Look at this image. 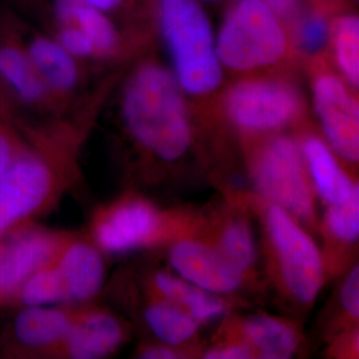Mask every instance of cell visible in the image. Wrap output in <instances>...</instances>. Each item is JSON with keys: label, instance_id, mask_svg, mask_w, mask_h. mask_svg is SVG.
<instances>
[{"label": "cell", "instance_id": "cell-36", "mask_svg": "<svg viewBox=\"0 0 359 359\" xmlns=\"http://www.w3.org/2000/svg\"><path fill=\"white\" fill-rule=\"evenodd\" d=\"M198 1H201L204 4V3H218V1H222V0H198Z\"/></svg>", "mask_w": 359, "mask_h": 359}, {"label": "cell", "instance_id": "cell-15", "mask_svg": "<svg viewBox=\"0 0 359 359\" xmlns=\"http://www.w3.org/2000/svg\"><path fill=\"white\" fill-rule=\"evenodd\" d=\"M169 261L180 276L206 292L231 293L244 283L245 273L215 246L181 241L170 249Z\"/></svg>", "mask_w": 359, "mask_h": 359}, {"label": "cell", "instance_id": "cell-8", "mask_svg": "<svg viewBox=\"0 0 359 359\" xmlns=\"http://www.w3.org/2000/svg\"><path fill=\"white\" fill-rule=\"evenodd\" d=\"M74 237L29 221L0 236V308L13 306L23 283L53 265Z\"/></svg>", "mask_w": 359, "mask_h": 359}, {"label": "cell", "instance_id": "cell-33", "mask_svg": "<svg viewBox=\"0 0 359 359\" xmlns=\"http://www.w3.org/2000/svg\"><path fill=\"white\" fill-rule=\"evenodd\" d=\"M255 354L253 350L244 345H231V346L218 347L206 353L208 359H246L252 358Z\"/></svg>", "mask_w": 359, "mask_h": 359}, {"label": "cell", "instance_id": "cell-35", "mask_svg": "<svg viewBox=\"0 0 359 359\" xmlns=\"http://www.w3.org/2000/svg\"><path fill=\"white\" fill-rule=\"evenodd\" d=\"M309 3L316 7H320L325 11H329V13H332V10L334 8L333 0H309Z\"/></svg>", "mask_w": 359, "mask_h": 359}, {"label": "cell", "instance_id": "cell-25", "mask_svg": "<svg viewBox=\"0 0 359 359\" xmlns=\"http://www.w3.org/2000/svg\"><path fill=\"white\" fill-rule=\"evenodd\" d=\"M216 248L245 274L256 262L255 236L250 226L243 219H234L225 226Z\"/></svg>", "mask_w": 359, "mask_h": 359}, {"label": "cell", "instance_id": "cell-31", "mask_svg": "<svg viewBox=\"0 0 359 359\" xmlns=\"http://www.w3.org/2000/svg\"><path fill=\"white\" fill-rule=\"evenodd\" d=\"M0 121L13 124L15 127L23 130L26 133L27 129L34 123L29 116L22 114L13 103H10L1 93H0Z\"/></svg>", "mask_w": 359, "mask_h": 359}, {"label": "cell", "instance_id": "cell-24", "mask_svg": "<svg viewBox=\"0 0 359 359\" xmlns=\"http://www.w3.org/2000/svg\"><path fill=\"white\" fill-rule=\"evenodd\" d=\"M67 304L65 289L55 264L34 273L20 287L15 305L51 306Z\"/></svg>", "mask_w": 359, "mask_h": 359}, {"label": "cell", "instance_id": "cell-19", "mask_svg": "<svg viewBox=\"0 0 359 359\" xmlns=\"http://www.w3.org/2000/svg\"><path fill=\"white\" fill-rule=\"evenodd\" d=\"M334 62L353 88L359 86V18L354 11L334 13L329 25V41Z\"/></svg>", "mask_w": 359, "mask_h": 359}, {"label": "cell", "instance_id": "cell-11", "mask_svg": "<svg viewBox=\"0 0 359 359\" xmlns=\"http://www.w3.org/2000/svg\"><path fill=\"white\" fill-rule=\"evenodd\" d=\"M76 311L51 306H22L0 339L1 358H55Z\"/></svg>", "mask_w": 359, "mask_h": 359}, {"label": "cell", "instance_id": "cell-37", "mask_svg": "<svg viewBox=\"0 0 359 359\" xmlns=\"http://www.w3.org/2000/svg\"><path fill=\"white\" fill-rule=\"evenodd\" d=\"M350 1H353V3H354V1H355V3H357V1H358V0H350Z\"/></svg>", "mask_w": 359, "mask_h": 359}, {"label": "cell", "instance_id": "cell-17", "mask_svg": "<svg viewBox=\"0 0 359 359\" xmlns=\"http://www.w3.org/2000/svg\"><path fill=\"white\" fill-rule=\"evenodd\" d=\"M55 268L63 285L67 302H87L103 287V257L95 245L87 241L72 238L55 262Z\"/></svg>", "mask_w": 359, "mask_h": 359}, {"label": "cell", "instance_id": "cell-34", "mask_svg": "<svg viewBox=\"0 0 359 359\" xmlns=\"http://www.w3.org/2000/svg\"><path fill=\"white\" fill-rule=\"evenodd\" d=\"M142 358L145 359H172L177 358V353L172 348L165 346L151 347L142 351L140 354Z\"/></svg>", "mask_w": 359, "mask_h": 359}, {"label": "cell", "instance_id": "cell-28", "mask_svg": "<svg viewBox=\"0 0 359 359\" xmlns=\"http://www.w3.org/2000/svg\"><path fill=\"white\" fill-rule=\"evenodd\" d=\"M31 148L22 129L0 121V177L11 167L13 161Z\"/></svg>", "mask_w": 359, "mask_h": 359}, {"label": "cell", "instance_id": "cell-29", "mask_svg": "<svg viewBox=\"0 0 359 359\" xmlns=\"http://www.w3.org/2000/svg\"><path fill=\"white\" fill-rule=\"evenodd\" d=\"M264 1L273 13H276L287 27L289 32L297 19L305 13L310 6L306 0H261Z\"/></svg>", "mask_w": 359, "mask_h": 359}, {"label": "cell", "instance_id": "cell-16", "mask_svg": "<svg viewBox=\"0 0 359 359\" xmlns=\"http://www.w3.org/2000/svg\"><path fill=\"white\" fill-rule=\"evenodd\" d=\"M124 329L120 321L103 310L80 311L55 357L72 359L104 358L123 344Z\"/></svg>", "mask_w": 359, "mask_h": 359}, {"label": "cell", "instance_id": "cell-12", "mask_svg": "<svg viewBox=\"0 0 359 359\" xmlns=\"http://www.w3.org/2000/svg\"><path fill=\"white\" fill-rule=\"evenodd\" d=\"M313 104L334 151L350 163L359 160L358 100L344 80L327 71L313 80Z\"/></svg>", "mask_w": 359, "mask_h": 359}, {"label": "cell", "instance_id": "cell-3", "mask_svg": "<svg viewBox=\"0 0 359 359\" xmlns=\"http://www.w3.org/2000/svg\"><path fill=\"white\" fill-rule=\"evenodd\" d=\"M38 26L87 65L121 62L149 36V31L128 26L86 0H50Z\"/></svg>", "mask_w": 359, "mask_h": 359}, {"label": "cell", "instance_id": "cell-23", "mask_svg": "<svg viewBox=\"0 0 359 359\" xmlns=\"http://www.w3.org/2000/svg\"><path fill=\"white\" fill-rule=\"evenodd\" d=\"M330 18V13L313 4L309 6L290 28L297 52L316 56L327 47Z\"/></svg>", "mask_w": 359, "mask_h": 359}, {"label": "cell", "instance_id": "cell-21", "mask_svg": "<svg viewBox=\"0 0 359 359\" xmlns=\"http://www.w3.org/2000/svg\"><path fill=\"white\" fill-rule=\"evenodd\" d=\"M244 329L248 346L261 358H290L297 348L294 330L277 318L255 316L245 321Z\"/></svg>", "mask_w": 359, "mask_h": 359}, {"label": "cell", "instance_id": "cell-1", "mask_svg": "<svg viewBox=\"0 0 359 359\" xmlns=\"http://www.w3.org/2000/svg\"><path fill=\"white\" fill-rule=\"evenodd\" d=\"M120 114L129 136L163 160H179L191 147L192 127L184 90L173 72L154 60H144L129 74Z\"/></svg>", "mask_w": 359, "mask_h": 359}, {"label": "cell", "instance_id": "cell-7", "mask_svg": "<svg viewBox=\"0 0 359 359\" xmlns=\"http://www.w3.org/2000/svg\"><path fill=\"white\" fill-rule=\"evenodd\" d=\"M231 123L245 132H270L297 120L304 99L293 83L278 77H250L231 86L225 97Z\"/></svg>", "mask_w": 359, "mask_h": 359}, {"label": "cell", "instance_id": "cell-4", "mask_svg": "<svg viewBox=\"0 0 359 359\" xmlns=\"http://www.w3.org/2000/svg\"><path fill=\"white\" fill-rule=\"evenodd\" d=\"M222 68L253 72L298 53L283 20L261 0H233L216 35Z\"/></svg>", "mask_w": 359, "mask_h": 359}, {"label": "cell", "instance_id": "cell-20", "mask_svg": "<svg viewBox=\"0 0 359 359\" xmlns=\"http://www.w3.org/2000/svg\"><path fill=\"white\" fill-rule=\"evenodd\" d=\"M154 283L168 301L188 311L198 322L215 320L225 311V304L213 293L168 273H158Z\"/></svg>", "mask_w": 359, "mask_h": 359}, {"label": "cell", "instance_id": "cell-30", "mask_svg": "<svg viewBox=\"0 0 359 359\" xmlns=\"http://www.w3.org/2000/svg\"><path fill=\"white\" fill-rule=\"evenodd\" d=\"M341 301L347 313L351 317L358 318L359 316V270L358 266H354L350 274L347 276L346 281L342 286Z\"/></svg>", "mask_w": 359, "mask_h": 359}, {"label": "cell", "instance_id": "cell-18", "mask_svg": "<svg viewBox=\"0 0 359 359\" xmlns=\"http://www.w3.org/2000/svg\"><path fill=\"white\" fill-rule=\"evenodd\" d=\"M310 177L322 198L329 204L345 201L354 192V185L337 163L329 147L318 137L310 136L302 145Z\"/></svg>", "mask_w": 359, "mask_h": 359}, {"label": "cell", "instance_id": "cell-2", "mask_svg": "<svg viewBox=\"0 0 359 359\" xmlns=\"http://www.w3.org/2000/svg\"><path fill=\"white\" fill-rule=\"evenodd\" d=\"M154 29L163 38L181 90L204 97L219 88L224 71L216 35L201 1L156 0Z\"/></svg>", "mask_w": 359, "mask_h": 359}, {"label": "cell", "instance_id": "cell-5", "mask_svg": "<svg viewBox=\"0 0 359 359\" xmlns=\"http://www.w3.org/2000/svg\"><path fill=\"white\" fill-rule=\"evenodd\" d=\"M28 136L31 148L19 156L0 177V236L15 226L35 221L57 194L59 177L55 167V126H38Z\"/></svg>", "mask_w": 359, "mask_h": 359}, {"label": "cell", "instance_id": "cell-9", "mask_svg": "<svg viewBox=\"0 0 359 359\" xmlns=\"http://www.w3.org/2000/svg\"><path fill=\"white\" fill-rule=\"evenodd\" d=\"M255 179L258 191L270 204L299 219L313 218V192L302 154L293 139L278 136L262 148Z\"/></svg>", "mask_w": 359, "mask_h": 359}, {"label": "cell", "instance_id": "cell-6", "mask_svg": "<svg viewBox=\"0 0 359 359\" xmlns=\"http://www.w3.org/2000/svg\"><path fill=\"white\" fill-rule=\"evenodd\" d=\"M28 19L0 0V93L25 115L63 114L40 80L27 50Z\"/></svg>", "mask_w": 359, "mask_h": 359}, {"label": "cell", "instance_id": "cell-13", "mask_svg": "<svg viewBox=\"0 0 359 359\" xmlns=\"http://www.w3.org/2000/svg\"><path fill=\"white\" fill-rule=\"evenodd\" d=\"M25 38L40 80L60 111L65 112L84 81L87 65L67 51L47 31L31 25L29 20H27Z\"/></svg>", "mask_w": 359, "mask_h": 359}, {"label": "cell", "instance_id": "cell-10", "mask_svg": "<svg viewBox=\"0 0 359 359\" xmlns=\"http://www.w3.org/2000/svg\"><path fill=\"white\" fill-rule=\"evenodd\" d=\"M265 219L286 289L298 302H313L323 283L318 248L283 208L270 204Z\"/></svg>", "mask_w": 359, "mask_h": 359}, {"label": "cell", "instance_id": "cell-27", "mask_svg": "<svg viewBox=\"0 0 359 359\" xmlns=\"http://www.w3.org/2000/svg\"><path fill=\"white\" fill-rule=\"evenodd\" d=\"M97 10L109 13L128 26L149 31V22L154 25L156 0H86Z\"/></svg>", "mask_w": 359, "mask_h": 359}, {"label": "cell", "instance_id": "cell-14", "mask_svg": "<svg viewBox=\"0 0 359 359\" xmlns=\"http://www.w3.org/2000/svg\"><path fill=\"white\" fill-rule=\"evenodd\" d=\"M160 226L154 206L136 201H120L102 210L93 224L95 243L107 253H126L148 244Z\"/></svg>", "mask_w": 359, "mask_h": 359}, {"label": "cell", "instance_id": "cell-22", "mask_svg": "<svg viewBox=\"0 0 359 359\" xmlns=\"http://www.w3.org/2000/svg\"><path fill=\"white\" fill-rule=\"evenodd\" d=\"M145 320L152 332L172 346L189 341L200 325L188 311L170 301L151 305L145 311Z\"/></svg>", "mask_w": 359, "mask_h": 359}, {"label": "cell", "instance_id": "cell-32", "mask_svg": "<svg viewBox=\"0 0 359 359\" xmlns=\"http://www.w3.org/2000/svg\"><path fill=\"white\" fill-rule=\"evenodd\" d=\"M13 8L29 22H39L46 11L50 0H7Z\"/></svg>", "mask_w": 359, "mask_h": 359}, {"label": "cell", "instance_id": "cell-26", "mask_svg": "<svg viewBox=\"0 0 359 359\" xmlns=\"http://www.w3.org/2000/svg\"><path fill=\"white\" fill-rule=\"evenodd\" d=\"M326 225L334 238L342 243H354L359 234V188L345 201L329 205Z\"/></svg>", "mask_w": 359, "mask_h": 359}]
</instances>
